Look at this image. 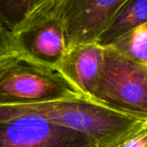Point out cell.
I'll use <instances>...</instances> for the list:
<instances>
[{"label": "cell", "instance_id": "cell-1", "mask_svg": "<svg viewBox=\"0 0 147 147\" xmlns=\"http://www.w3.org/2000/svg\"><path fill=\"white\" fill-rule=\"evenodd\" d=\"M22 116L40 117L79 132L100 147H115L143 123V121L119 114L85 97L0 106V121Z\"/></svg>", "mask_w": 147, "mask_h": 147}, {"label": "cell", "instance_id": "cell-2", "mask_svg": "<svg viewBox=\"0 0 147 147\" xmlns=\"http://www.w3.org/2000/svg\"><path fill=\"white\" fill-rule=\"evenodd\" d=\"M80 97L84 96L54 68L36 63L15 51L0 58V106Z\"/></svg>", "mask_w": 147, "mask_h": 147}, {"label": "cell", "instance_id": "cell-3", "mask_svg": "<svg viewBox=\"0 0 147 147\" xmlns=\"http://www.w3.org/2000/svg\"><path fill=\"white\" fill-rule=\"evenodd\" d=\"M90 100L119 114L147 121V65L104 47L102 70Z\"/></svg>", "mask_w": 147, "mask_h": 147}, {"label": "cell", "instance_id": "cell-4", "mask_svg": "<svg viewBox=\"0 0 147 147\" xmlns=\"http://www.w3.org/2000/svg\"><path fill=\"white\" fill-rule=\"evenodd\" d=\"M10 36L15 52L56 69L67 50L59 0H41Z\"/></svg>", "mask_w": 147, "mask_h": 147}, {"label": "cell", "instance_id": "cell-5", "mask_svg": "<svg viewBox=\"0 0 147 147\" xmlns=\"http://www.w3.org/2000/svg\"><path fill=\"white\" fill-rule=\"evenodd\" d=\"M0 147H100L87 135L42 118L22 116L0 121Z\"/></svg>", "mask_w": 147, "mask_h": 147}, {"label": "cell", "instance_id": "cell-6", "mask_svg": "<svg viewBox=\"0 0 147 147\" xmlns=\"http://www.w3.org/2000/svg\"><path fill=\"white\" fill-rule=\"evenodd\" d=\"M126 0H59L67 47L97 44Z\"/></svg>", "mask_w": 147, "mask_h": 147}, {"label": "cell", "instance_id": "cell-7", "mask_svg": "<svg viewBox=\"0 0 147 147\" xmlns=\"http://www.w3.org/2000/svg\"><path fill=\"white\" fill-rule=\"evenodd\" d=\"M104 59V47L100 45H76L67 50L56 67L83 96L90 99L99 80Z\"/></svg>", "mask_w": 147, "mask_h": 147}, {"label": "cell", "instance_id": "cell-8", "mask_svg": "<svg viewBox=\"0 0 147 147\" xmlns=\"http://www.w3.org/2000/svg\"><path fill=\"white\" fill-rule=\"evenodd\" d=\"M147 23V0H126L102 34L97 44L109 47L119 39Z\"/></svg>", "mask_w": 147, "mask_h": 147}, {"label": "cell", "instance_id": "cell-9", "mask_svg": "<svg viewBox=\"0 0 147 147\" xmlns=\"http://www.w3.org/2000/svg\"><path fill=\"white\" fill-rule=\"evenodd\" d=\"M41 0H0V22L11 34L28 19Z\"/></svg>", "mask_w": 147, "mask_h": 147}, {"label": "cell", "instance_id": "cell-10", "mask_svg": "<svg viewBox=\"0 0 147 147\" xmlns=\"http://www.w3.org/2000/svg\"><path fill=\"white\" fill-rule=\"evenodd\" d=\"M109 47L147 65V23L132 30Z\"/></svg>", "mask_w": 147, "mask_h": 147}, {"label": "cell", "instance_id": "cell-11", "mask_svg": "<svg viewBox=\"0 0 147 147\" xmlns=\"http://www.w3.org/2000/svg\"><path fill=\"white\" fill-rule=\"evenodd\" d=\"M115 147H147V121Z\"/></svg>", "mask_w": 147, "mask_h": 147}, {"label": "cell", "instance_id": "cell-12", "mask_svg": "<svg viewBox=\"0 0 147 147\" xmlns=\"http://www.w3.org/2000/svg\"><path fill=\"white\" fill-rule=\"evenodd\" d=\"M11 52H14V48L10 34L0 22V58Z\"/></svg>", "mask_w": 147, "mask_h": 147}]
</instances>
